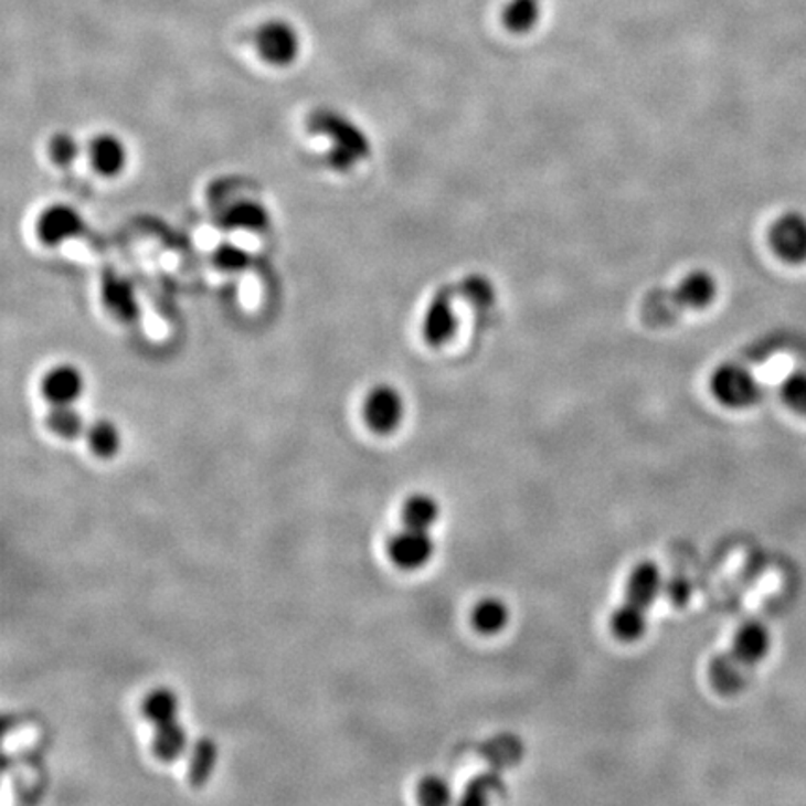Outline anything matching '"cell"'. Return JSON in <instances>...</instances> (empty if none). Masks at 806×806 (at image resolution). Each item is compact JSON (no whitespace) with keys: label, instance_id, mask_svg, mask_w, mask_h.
Wrapping results in <instances>:
<instances>
[{"label":"cell","instance_id":"12","mask_svg":"<svg viewBox=\"0 0 806 806\" xmlns=\"http://www.w3.org/2000/svg\"><path fill=\"white\" fill-rule=\"evenodd\" d=\"M771 644H773V638H771L770 629L762 622H745L735 632L732 654L741 662H745L746 667H756L770 654Z\"/></svg>","mask_w":806,"mask_h":806},{"label":"cell","instance_id":"29","mask_svg":"<svg viewBox=\"0 0 806 806\" xmlns=\"http://www.w3.org/2000/svg\"><path fill=\"white\" fill-rule=\"evenodd\" d=\"M781 394L789 410L806 416V372L789 373L781 386Z\"/></svg>","mask_w":806,"mask_h":806},{"label":"cell","instance_id":"21","mask_svg":"<svg viewBox=\"0 0 806 806\" xmlns=\"http://www.w3.org/2000/svg\"><path fill=\"white\" fill-rule=\"evenodd\" d=\"M543 0H508L500 19L506 31L512 34H529L542 18Z\"/></svg>","mask_w":806,"mask_h":806},{"label":"cell","instance_id":"28","mask_svg":"<svg viewBox=\"0 0 806 806\" xmlns=\"http://www.w3.org/2000/svg\"><path fill=\"white\" fill-rule=\"evenodd\" d=\"M213 264L226 273H241L247 269L248 264H251V256H248L245 248L235 245V243H221L213 251Z\"/></svg>","mask_w":806,"mask_h":806},{"label":"cell","instance_id":"23","mask_svg":"<svg viewBox=\"0 0 806 806\" xmlns=\"http://www.w3.org/2000/svg\"><path fill=\"white\" fill-rule=\"evenodd\" d=\"M180 708V698L172 689H167V687H157L153 691L148 692L145 700H142V713H145L146 721L151 722L153 727L176 721Z\"/></svg>","mask_w":806,"mask_h":806},{"label":"cell","instance_id":"2","mask_svg":"<svg viewBox=\"0 0 806 806\" xmlns=\"http://www.w3.org/2000/svg\"><path fill=\"white\" fill-rule=\"evenodd\" d=\"M711 394L730 410H746L759 403L762 386L754 373L740 362H724L717 368L710 381Z\"/></svg>","mask_w":806,"mask_h":806},{"label":"cell","instance_id":"11","mask_svg":"<svg viewBox=\"0 0 806 806\" xmlns=\"http://www.w3.org/2000/svg\"><path fill=\"white\" fill-rule=\"evenodd\" d=\"M85 375L73 364H56L42 380V394L51 405L75 403L85 392Z\"/></svg>","mask_w":806,"mask_h":806},{"label":"cell","instance_id":"5","mask_svg":"<svg viewBox=\"0 0 806 806\" xmlns=\"http://www.w3.org/2000/svg\"><path fill=\"white\" fill-rule=\"evenodd\" d=\"M454 301H456V289L452 286H443L435 291L432 301L427 305L424 321H422V335L432 348H443L458 332V312H456Z\"/></svg>","mask_w":806,"mask_h":806},{"label":"cell","instance_id":"30","mask_svg":"<svg viewBox=\"0 0 806 806\" xmlns=\"http://www.w3.org/2000/svg\"><path fill=\"white\" fill-rule=\"evenodd\" d=\"M49 153L56 167H72L81 156V145L70 132H56L49 142Z\"/></svg>","mask_w":806,"mask_h":806},{"label":"cell","instance_id":"1","mask_svg":"<svg viewBox=\"0 0 806 806\" xmlns=\"http://www.w3.org/2000/svg\"><path fill=\"white\" fill-rule=\"evenodd\" d=\"M719 294V284L710 272H692L675 289L659 288L646 295L643 318L648 326L665 327L675 324L686 310L710 307Z\"/></svg>","mask_w":806,"mask_h":806},{"label":"cell","instance_id":"9","mask_svg":"<svg viewBox=\"0 0 806 806\" xmlns=\"http://www.w3.org/2000/svg\"><path fill=\"white\" fill-rule=\"evenodd\" d=\"M85 219L75 208L67 204H53L40 213L36 221L38 240L45 247H59L64 241L83 234Z\"/></svg>","mask_w":806,"mask_h":806},{"label":"cell","instance_id":"20","mask_svg":"<svg viewBox=\"0 0 806 806\" xmlns=\"http://www.w3.org/2000/svg\"><path fill=\"white\" fill-rule=\"evenodd\" d=\"M219 762V746L211 738H200L189 749L187 775L193 786H204L215 773Z\"/></svg>","mask_w":806,"mask_h":806},{"label":"cell","instance_id":"25","mask_svg":"<svg viewBox=\"0 0 806 806\" xmlns=\"http://www.w3.org/2000/svg\"><path fill=\"white\" fill-rule=\"evenodd\" d=\"M86 441L97 458H115L121 450V434L115 422L97 421L86 429Z\"/></svg>","mask_w":806,"mask_h":806},{"label":"cell","instance_id":"27","mask_svg":"<svg viewBox=\"0 0 806 806\" xmlns=\"http://www.w3.org/2000/svg\"><path fill=\"white\" fill-rule=\"evenodd\" d=\"M416 799L426 806L448 805L452 803V786L443 776H426L416 786Z\"/></svg>","mask_w":806,"mask_h":806},{"label":"cell","instance_id":"14","mask_svg":"<svg viewBox=\"0 0 806 806\" xmlns=\"http://www.w3.org/2000/svg\"><path fill=\"white\" fill-rule=\"evenodd\" d=\"M662 586H665V579H662L659 566L656 562L644 560V562H638L637 566L633 568V572L629 573L626 600L650 608L661 594Z\"/></svg>","mask_w":806,"mask_h":806},{"label":"cell","instance_id":"10","mask_svg":"<svg viewBox=\"0 0 806 806\" xmlns=\"http://www.w3.org/2000/svg\"><path fill=\"white\" fill-rule=\"evenodd\" d=\"M102 299L105 308L124 324H131L139 318V299L135 286L120 273L113 269L103 273Z\"/></svg>","mask_w":806,"mask_h":806},{"label":"cell","instance_id":"17","mask_svg":"<svg viewBox=\"0 0 806 806\" xmlns=\"http://www.w3.org/2000/svg\"><path fill=\"white\" fill-rule=\"evenodd\" d=\"M272 223V215L264 204L256 200H237L224 211L223 224L229 230L262 232Z\"/></svg>","mask_w":806,"mask_h":806},{"label":"cell","instance_id":"8","mask_svg":"<svg viewBox=\"0 0 806 806\" xmlns=\"http://www.w3.org/2000/svg\"><path fill=\"white\" fill-rule=\"evenodd\" d=\"M770 245L786 264H806V215L799 211L783 213L771 224Z\"/></svg>","mask_w":806,"mask_h":806},{"label":"cell","instance_id":"18","mask_svg":"<svg viewBox=\"0 0 806 806\" xmlns=\"http://www.w3.org/2000/svg\"><path fill=\"white\" fill-rule=\"evenodd\" d=\"M151 746H153L157 759L163 760V762H176L181 756H185L191 749V743H189L185 727L176 719V721L156 727Z\"/></svg>","mask_w":806,"mask_h":806},{"label":"cell","instance_id":"22","mask_svg":"<svg viewBox=\"0 0 806 806\" xmlns=\"http://www.w3.org/2000/svg\"><path fill=\"white\" fill-rule=\"evenodd\" d=\"M441 518V506L432 495H411L403 502L402 519L405 527L418 530H429L437 524Z\"/></svg>","mask_w":806,"mask_h":806},{"label":"cell","instance_id":"6","mask_svg":"<svg viewBox=\"0 0 806 806\" xmlns=\"http://www.w3.org/2000/svg\"><path fill=\"white\" fill-rule=\"evenodd\" d=\"M386 553L394 566L405 572H416L427 566L434 559V538L429 535V530L405 527L392 535Z\"/></svg>","mask_w":806,"mask_h":806},{"label":"cell","instance_id":"19","mask_svg":"<svg viewBox=\"0 0 806 806\" xmlns=\"http://www.w3.org/2000/svg\"><path fill=\"white\" fill-rule=\"evenodd\" d=\"M470 624H473L476 632L486 635V637L499 635L510 624V608L502 600L486 597V600L476 603L475 608H473Z\"/></svg>","mask_w":806,"mask_h":806},{"label":"cell","instance_id":"24","mask_svg":"<svg viewBox=\"0 0 806 806\" xmlns=\"http://www.w3.org/2000/svg\"><path fill=\"white\" fill-rule=\"evenodd\" d=\"M47 427L61 439L75 441L86 435L85 418L75 403L53 405L47 415Z\"/></svg>","mask_w":806,"mask_h":806},{"label":"cell","instance_id":"7","mask_svg":"<svg viewBox=\"0 0 806 806\" xmlns=\"http://www.w3.org/2000/svg\"><path fill=\"white\" fill-rule=\"evenodd\" d=\"M310 127L314 131L326 135L327 139H331L335 142L332 146L343 148L351 156H356L359 161L367 159L370 151H372L370 140H368L361 127L356 126L353 121H349L348 118H343L338 113H332V110H318L310 118Z\"/></svg>","mask_w":806,"mask_h":806},{"label":"cell","instance_id":"15","mask_svg":"<svg viewBox=\"0 0 806 806\" xmlns=\"http://www.w3.org/2000/svg\"><path fill=\"white\" fill-rule=\"evenodd\" d=\"M611 632L624 643H635L643 638L648 632V608L626 600L621 607L614 608Z\"/></svg>","mask_w":806,"mask_h":806},{"label":"cell","instance_id":"16","mask_svg":"<svg viewBox=\"0 0 806 806\" xmlns=\"http://www.w3.org/2000/svg\"><path fill=\"white\" fill-rule=\"evenodd\" d=\"M746 667L738 657L730 654H722L715 657L710 667L711 686L721 694H738L746 686Z\"/></svg>","mask_w":806,"mask_h":806},{"label":"cell","instance_id":"4","mask_svg":"<svg viewBox=\"0 0 806 806\" xmlns=\"http://www.w3.org/2000/svg\"><path fill=\"white\" fill-rule=\"evenodd\" d=\"M256 49L267 64L286 67L294 64L301 53V40L288 21L272 19L256 32Z\"/></svg>","mask_w":806,"mask_h":806},{"label":"cell","instance_id":"26","mask_svg":"<svg viewBox=\"0 0 806 806\" xmlns=\"http://www.w3.org/2000/svg\"><path fill=\"white\" fill-rule=\"evenodd\" d=\"M459 294L464 295L465 301H469L475 308L494 307L497 299L494 283L484 275H469L462 280Z\"/></svg>","mask_w":806,"mask_h":806},{"label":"cell","instance_id":"13","mask_svg":"<svg viewBox=\"0 0 806 806\" xmlns=\"http://www.w3.org/2000/svg\"><path fill=\"white\" fill-rule=\"evenodd\" d=\"M88 157L92 169L96 170L97 174L115 178L126 169L127 148L115 135L102 132L88 146Z\"/></svg>","mask_w":806,"mask_h":806},{"label":"cell","instance_id":"3","mask_svg":"<svg viewBox=\"0 0 806 806\" xmlns=\"http://www.w3.org/2000/svg\"><path fill=\"white\" fill-rule=\"evenodd\" d=\"M362 416L373 434L391 435L402 426L405 400L396 386L378 385L368 392L362 405Z\"/></svg>","mask_w":806,"mask_h":806}]
</instances>
